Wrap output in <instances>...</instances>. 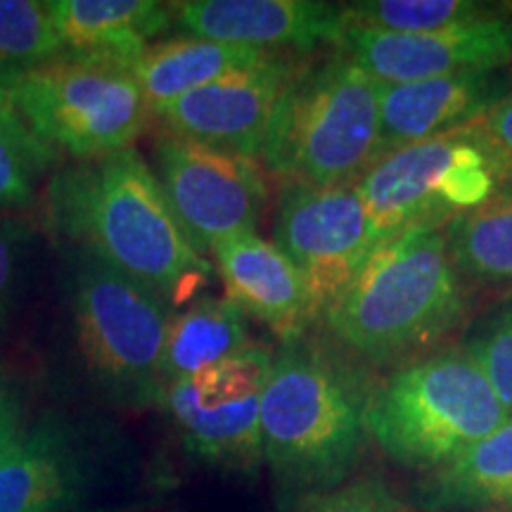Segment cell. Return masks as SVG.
Instances as JSON below:
<instances>
[{
  "mask_svg": "<svg viewBox=\"0 0 512 512\" xmlns=\"http://www.w3.org/2000/svg\"><path fill=\"white\" fill-rule=\"evenodd\" d=\"M48 214L57 233L169 304H183L209 283V261L133 147L62 169L50 183Z\"/></svg>",
  "mask_w": 512,
  "mask_h": 512,
  "instance_id": "6da1fadb",
  "label": "cell"
},
{
  "mask_svg": "<svg viewBox=\"0 0 512 512\" xmlns=\"http://www.w3.org/2000/svg\"><path fill=\"white\" fill-rule=\"evenodd\" d=\"M368 375L342 351L297 339L273 354L261 394L264 463L287 496L347 482L368 439Z\"/></svg>",
  "mask_w": 512,
  "mask_h": 512,
  "instance_id": "7a4b0ae2",
  "label": "cell"
},
{
  "mask_svg": "<svg viewBox=\"0 0 512 512\" xmlns=\"http://www.w3.org/2000/svg\"><path fill=\"white\" fill-rule=\"evenodd\" d=\"M465 311L444 226H415L384 238L320 318L351 354L389 363L439 342Z\"/></svg>",
  "mask_w": 512,
  "mask_h": 512,
  "instance_id": "3957f363",
  "label": "cell"
},
{
  "mask_svg": "<svg viewBox=\"0 0 512 512\" xmlns=\"http://www.w3.org/2000/svg\"><path fill=\"white\" fill-rule=\"evenodd\" d=\"M384 86L351 57L332 53L299 64L275 107L266 169L287 185H351L377 159Z\"/></svg>",
  "mask_w": 512,
  "mask_h": 512,
  "instance_id": "277c9868",
  "label": "cell"
},
{
  "mask_svg": "<svg viewBox=\"0 0 512 512\" xmlns=\"http://www.w3.org/2000/svg\"><path fill=\"white\" fill-rule=\"evenodd\" d=\"M508 418L470 354L444 349L403 363L377 384L368 406V437L396 465L430 475Z\"/></svg>",
  "mask_w": 512,
  "mask_h": 512,
  "instance_id": "5b68a950",
  "label": "cell"
},
{
  "mask_svg": "<svg viewBox=\"0 0 512 512\" xmlns=\"http://www.w3.org/2000/svg\"><path fill=\"white\" fill-rule=\"evenodd\" d=\"M512 185V162L479 124L401 147L356 181L380 240L415 226H446Z\"/></svg>",
  "mask_w": 512,
  "mask_h": 512,
  "instance_id": "8992f818",
  "label": "cell"
},
{
  "mask_svg": "<svg viewBox=\"0 0 512 512\" xmlns=\"http://www.w3.org/2000/svg\"><path fill=\"white\" fill-rule=\"evenodd\" d=\"M3 81L31 133L79 162L128 150L150 117L121 64L60 55Z\"/></svg>",
  "mask_w": 512,
  "mask_h": 512,
  "instance_id": "52a82bcc",
  "label": "cell"
},
{
  "mask_svg": "<svg viewBox=\"0 0 512 512\" xmlns=\"http://www.w3.org/2000/svg\"><path fill=\"white\" fill-rule=\"evenodd\" d=\"M166 299L91 259L74 287L76 342L95 380L128 403H162Z\"/></svg>",
  "mask_w": 512,
  "mask_h": 512,
  "instance_id": "ba28073f",
  "label": "cell"
},
{
  "mask_svg": "<svg viewBox=\"0 0 512 512\" xmlns=\"http://www.w3.org/2000/svg\"><path fill=\"white\" fill-rule=\"evenodd\" d=\"M271 368V349L252 342L219 366L166 384L162 403L185 448L242 475L259 470L264 463L261 394Z\"/></svg>",
  "mask_w": 512,
  "mask_h": 512,
  "instance_id": "9c48e42d",
  "label": "cell"
},
{
  "mask_svg": "<svg viewBox=\"0 0 512 512\" xmlns=\"http://www.w3.org/2000/svg\"><path fill=\"white\" fill-rule=\"evenodd\" d=\"M155 176L202 256L219 242L256 233L268 200L256 159L164 131L155 143Z\"/></svg>",
  "mask_w": 512,
  "mask_h": 512,
  "instance_id": "30bf717a",
  "label": "cell"
},
{
  "mask_svg": "<svg viewBox=\"0 0 512 512\" xmlns=\"http://www.w3.org/2000/svg\"><path fill=\"white\" fill-rule=\"evenodd\" d=\"M273 242L304 273L323 316L382 240L356 183L332 188L290 183L275 209Z\"/></svg>",
  "mask_w": 512,
  "mask_h": 512,
  "instance_id": "8fae6325",
  "label": "cell"
},
{
  "mask_svg": "<svg viewBox=\"0 0 512 512\" xmlns=\"http://www.w3.org/2000/svg\"><path fill=\"white\" fill-rule=\"evenodd\" d=\"M335 50L351 57L382 86L460 72H496L512 62V15L505 10L425 34H384L347 22Z\"/></svg>",
  "mask_w": 512,
  "mask_h": 512,
  "instance_id": "7c38bea8",
  "label": "cell"
},
{
  "mask_svg": "<svg viewBox=\"0 0 512 512\" xmlns=\"http://www.w3.org/2000/svg\"><path fill=\"white\" fill-rule=\"evenodd\" d=\"M299 64L292 55H271L181 95L155 117L174 136L256 159L264 150L275 107Z\"/></svg>",
  "mask_w": 512,
  "mask_h": 512,
  "instance_id": "4fadbf2b",
  "label": "cell"
},
{
  "mask_svg": "<svg viewBox=\"0 0 512 512\" xmlns=\"http://www.w3.org/2000/svg\"><path fill=\"white\" fill-rule=\"evenodd\" d=\"M171 8L188 36L278 55L335 48L347 27L344 5L320 0H188Z\"/></svg>",
  "mask_w": 512,
  "mask_h": 512,
  "instance_id": "5bb4252c",
  "label": "cell"
},
{
  "mask_svg": "<svg viewBox=\"0 0 512 512\" xmlns=\"http://www.w3.org/2000/svg\"><path fill=\"white\" fill-rule=\"evenodd\" d=\"M510 91V76L501 69L384 86L375 162L401 147L479 124Z\"/></svg>",
  "mask_w": 512,
  "mask_h": 512,
  "instance_id": "9a60e30c",
  "label": "cell"
},
{
  "mask_svg": "<svg viewBox=\"0 0 512 512\" xmlns=\"http://www.w3.org/2000/svg\"><path fill=\"white\" fill-rule=\"evenodd\" d=\"M211 254L230 302L259 318L285 344L302 339L320 318L304 273L275 242L245 233L219 242Z\"/></svg>",
  "mask_w": 512,
  "mask_h": 512,
  "instance_id": "2e32d148",
  "label": "cell"
},
{
  "mask_svg": "<svg viewBox=\"0 0 512 512\" xmlns=\"http://www.w3.org/2000/svg\"><path fill=\"white\" fill-rule=\"evenodd\" d=\"M86 470L55 425L22 432L0 448V512H76Z\"/></svg>",
  "mask_w": 512,
  "mask_h": 512,
  "instance_id": "e0dca14e",
  "label": "cell"
},
{
  "mask_svg": "<svg viewBox=\"0 0 512 512\" xmlns=\"http://www.w3.org/2000/svg\"><path fill=\"white\" fill-rule=\"evenodd\" d=\"M64 55L121 64L133 62L152 38L174 24V8L157 0H50Z\"/></svg>",
  "mask_w": 512,
  "mask_h": 512,
  "instance_id": "ac0fdd59",
  "label": "cell"
},
{
  "mask_svg": "<svg viewBox=\"0 0 512 512\" xmlns=\"http://www.w3.org/2000/svg\"><path fill=\"white\" fill-rule=\"evenodd\" d=\"M415 503L427 512L512 510V415L453 463L422 475Z\"/></svg>",
  "mask_w": 512,
  "mask_h": 512,
  "instance_id": "d6986e66",
  "label": "cell"
},
{
  "mask_svg": "<svg viewBox=\"0 0 512 512\" xmlns=\"http://www.w3.org/2000/svg\"><path fill=\"white\" fill-rule=\"evenodd\" d=\"M271 55L278 53L181 36L147 46L145 53L133 62L131 74L143 93L147 110L157 114L181 95L238 69L264 62Z\"/></svg>",
  "mask_w": 512,
  "mask_h": 512,
  "instance_id": "ffe728a7",
  "label": "cell"
},
{
  "mask_svg": "<svg viewBox=\"0 0 512 512\" xmlns=\"http://www.w3.org/2000/svg\"><path fill=\"white\" fill-rule=\"evenodd\" d=\"M252 344L245 313L230 299L202 297L181 313H174L166 332L162 356V382L202 373L228 361Z\"/></svg>",
  "mask_w": 512,
  "mask_h": 512,
  "instance_id": "44dd1931",
  "label": "cell"
},
{
  "mask_svg": "<svg viewBox=\"0 0 512 512\" xmlns=\"http://www.w3.org/2000/svg\"><path fill=\"white\" fill-rule=\"evenodd\" d=\"M453 266L472 283L512 287V185L444 226Z\"/></svg>",
  "mask_w": 512,
  "mask_h": 512,
  "instance_id": "7402d4cb",
  "label": "cell"
},
{
  "mask_svg": "<svg viewBox=\"0 0 512 512\" xmlns=\"http://www.w3.org/2000/svg\"><path fill=\"white\" fill-rule=\"evenodd\" d=\"M347 22L384 34H425L475 22L498 12V5L477 0H363L344 5Z\"/></svg>",
  "mask_w": 512,
  "mask_h": 512,
  "instance_id": "603a6c76",
  "label": "cell"
},
{
  "mask_svg": "<svg viewBox=\"0 0 512 512\" xmlns=\"http://www.w3.org/2000/svg\"><path fill=\"white\" fill-rule=\"evenodd\" d=\"M64 55L50 0H0V79Z\"/></svg>",
  "mask_w": 512,
  "mask_h": 512,
  "instance_id": "cb8c5ba5",
  "label": "cell"
},
{
  "mask_svg": "<svg viewBox=\"0 0 512 512\" xmlns=\"http://www.w3.org/2000/svg\"><path fill=\"white\" fill-rule=\"evenodd\" d=\"M465 351L489 380L505 411L512 415V302L479 325L477 335L465 344Z\"/></svg>",
  "mask_w": 512,
  "mask_h": 512,
  "instance_id": "d4e9b609",
  "label": "cell"
},
{
  "mask_svg": "<svg viewBox=\"0 0 512 512\" xmlns=\"http://www.w3.org/2000/svg\"><path fill=\"white\" fill-rule=\"evenodd\" d=\"M297 512H411L380 477H358L299 501Z\"/></svg>",
  "mask_w": 512,
  "mask_h": 512,
  "instance_id": "484cf974",
  "label": "cell"
},
{
  "mask_svg": "<svg viewBox=\"0 0 512 512\" xmlns=\"http://www.w3.org/2000/svg\"><path fill=\"white\" fill-rule=\"evenodd\" d=\"M43 171L8 133L0 131V209H24L34 202V178Z\"/></svg>",
  "mask_w": 512,
  "mask_h": 512,
  "instance_id": "4316f807",
  "label": "cell"
},
{
  "mask_svg": "<svg viewBox=\"0 0 512 512\" xmlns=\"http://www.w3.org/2000/svg\"><path fill=\"white\" fill-rule=\"evenodd\" d=\"M0 131L8 133L19 147H24L27 155L34 159L41 171H48L50 166L57 164V159H60V152L43 143V140H38L34 133H31V128L24 124V119L19 117L15 102H12L10 91L3 79H0Z\"/></svg>",
  "mask_w": 512,
  "mask_h": 512,
  "instance_id": "83f0119b",
  "label": "cell"
},
{
  "mask_svg": "<svg viewBox=\"0 0 512 512\" xmlns=\"http://www.w3.org/2000/svg\"><path fill=\"white\" fill-rule=\"evenodd\" d=\"M19 230L10 223H0V318L10 311L15 299L19 266Z\"/></svg>",
  "mask_w": 512,
  "mask_h": 512,
  "instance_id": "f1b7e54d",
  "label": "cell"
},
{
  "mask_svg": "<svg viewBox=\"0 0 512 512\" xmlns=\"http://www.w3.org/2000/svg\"><path fill=\"white\" fill-rule=\"evenodd\" d=\"M479 126L484 128L486 136L494 140L498 150L512 162V91L484 114Z\"/></svg>",
  "mask_w": 512,
  "mask_h": 512,
  "instance_id": "f546056e",
  "label": "cell"
},
{
  "mask_svg": "<svg viewBox=\"0 0 512 512\" xmlns=\"http://www.w3.org/2000/svg\"><path fill=\"white\" fill-rule=\"evenodd\" d=\"M22 408L15 392L0 382V448L22 434Z\"/></svg>",
  "mask_w": 512,
  "mask_h": 512,
  "instance_id": "4dcf8cb0",
  "label": "cell"
},
{
  "mask_svg": "<svg viewBox=\"0 0 512 512\" xmlns=\"http://www.w3.org/2000/svg\"><path fill=\"white\" fill-rule=\"evenodd\" d=\"M494 512H512V510H494Z\"/></svg>",
  "mask_w": 512,
  "mask_h": 512,
  "instance_id": "1f68e13d",
  "label": "cell"
}]
</instances>
